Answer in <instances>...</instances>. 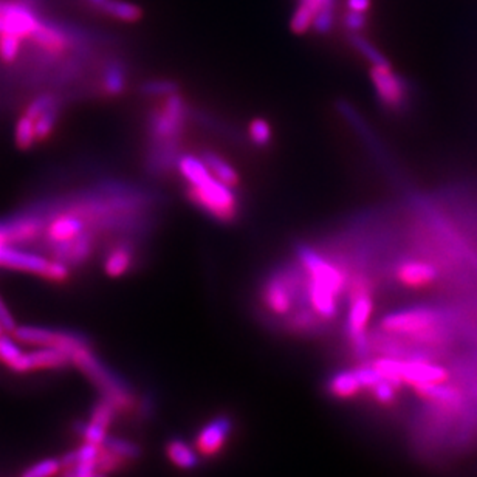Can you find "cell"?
Masks as SVG:
<instances>
[{"mask_svg":"<svg viewBox=\"0 0 477 477\" xmlns=\"http://www.w3.org/2000/svg\"><path fill=\"white\" fill-rule=\"evenodd\" d=\"M178 171L188 182L191 204L222 224H231L238 216V196L234 189L213 177L202 158L183 155L178 158Z\"/></svg>","mask_w":477,"mask_h":477,"instance_id":"cell-1","label":"cell"},{"mask_svg":"<svg viewBox=\"0 0 477 477\" xmlns=\"http://www.w3.org/2000/svg\"><path fill=\"white\" fill-rule=\"evenodd\" d=\"M71 365L86 376L93 387L101 392L102 398L112 403L118 412L132 411L135 407V397L126 387V383L115 376L100 358L91 347L78 351L70 356Z\"/></svg>","mask_w":477,"mask_h":477,"instance_id":"cell-2","label":"cell"},{"mask_svg":"<svg viewBox=\"0 0 477 477\" xmlns=\"http://www.w3.org/2000/svg\"><path fill=\"white\" fill-rule=\"evenodd\" d=\"M0 269L35 274L55 284H64L71 276L70 267L61 260L28 251L17 245L0 244Z\"/></svg>","mask_w":477,"mask_h":477,"instance_id":"cell-3","label":"cell"},{"mask_svg":"<svg viewBox=\"0 0 477 477\" xmlns=\"http://www.w3.org/2000/svg\"><path fill=\"white\" fill-rule=\"evenodd\" d=\"M302 270H281L265 281L262 302L267 312L276 316H289L301 296H305V276Z\"/></svg>","mask_w":477,"mask_h":477,"instance_id":"cell-4","label":"cell"},{"mask_svg":"<svg viewBox=\"0 0 477 477\" xmlns=\"http://www.w3.org/2000/svg\"><path fill=\"white\" fill-rule=\"evenodd\" d=\"M11 335L28 347H53L71 356L75 352L91 347L86 335L69 329H51L42 325H16Z\"/></svg>","mask_w":477,"mask_h":477,"instance_id":"cell-5","label":"cell"},{"mask_svg":"<svg viewBox=\"0 0 477 477\" xmlns=\"http://www.w3.org/2000/svg\"><path fill=\"white\" fill-rule=\"evenodd\" d=\"M392 280L403 289L423 292V290L445 289L442 271L423 254L405 256L397 260L391 269Z\"/></svg>","mask_w":477,"mask_h":477,"instance_id":"cell-6","label":"cell"},{"mask_svg":"<svg viewBox=\"0 0 477 477\" xmlns=\"http://www.w3.org/2000/svg\"><path fill=\"white\" fill-rule=\"evenodd\" d=\"M186 122H188V107L182 97L173 93L166 97L163 106L153 113L149 122V133L154 143L164 148L182 137Z\"/></svg>","mask_w":477,"mask_h":477,"instance_id":"cell-7","label":"cell"},{"mask_svg":"<svg viewBox=\"0 0 477 477\" xmlns=\"http://www.w3.org/2000/svg\"><path fill=\"white\" fill-rule=\"evenodd\" d=\"M369 75L376 100L391 112H403L411 101V90L408 82L392 70L391 64L372 66Z\"/></svg>","mask_w":477,"mask_h":477,"instance_id":"cell-8","label":"cell"},{"mask_svg":"<svg viewBox=\"0 0 477 477\" xmlns=\"http://www.w3.org/2000/svg\"><path fill=\"white\" fill-rule=\"evenodd\" d=\"M70 365V356L67 355L66 352L58 351L53 347H33L22 356L17 374L24 376L39 371H59Z\"/></svg>","mask_w":477,"mask_h":477,"instance_id":"cell-9","label":"cell"},{"mask_svg":"<svg viewBox=\"0 0 477 477\" xmlns=\"http://www.w3.org/2000/svg\"><path fill=\"white\" fill-rule=\"evenodd\" d=\"M231 420L228 417H216L207 427L202 428L196 439L197 451L205 457H213L224 450L231 434Z\"/></svg>","mask_w":477,"mask_h":477,"instance_id":"cell-10","label":"cell"},{"mask_svg":"<svg viewBox=\"0 0 477 477\" xmlns=\"http://www.w3.org/2000/svg\"><path fill=\"white\" fill-rule=\"evenodd\" d=\"M135 264V249L129 244H118L104 258L102 270L111 278H122Z\"/></svg>","mask_w":477,"mask_h":477,"instance_id":"cell-11","label":"cell"},{"mask_svg":"<svg viewBox=\"0 0 477 477\" xmlns=\"http://www.w3.org/2000/svg\"><path fill=\"white\" fill-rule=\"evenodd\" d=\"M327 389H329L332 396L335 397V398H341V400H351V398H355L363 392L355 369L335 374V376L330 378Z\"/></svg>","mask_w":477,"mask_h":477,"instance_id":"cell-12","label":"cell"},{"mask_svg":"<svg viewBox=\"0 0 477 477\" xmlns=\"http://www.w3.org/2000/svg\"><path fill=\"white\" fill-rule=\"evenodd\" d=\"M324 323L325 321L321 320L320 316L316 315L310 307L293 310L285 321L287 329L293 334H300V335H310V334L320 332Z\"/></svg>","mask_w":477,"mask_h":477,"instance_id":"cell-13","label":"cell"},{"mask_svg":"<svg viewBox=\"0 0 477 477\" xmlns=\"http://www.w3.org/2000/svg\"><path fill=\"white\" fill-rule=\"evenodd\" d=\"M202 160L208 166L214 177L225 183L229 188H238L240 177H238V171L227 160H224L217 154L211 153V151H205Z\"/></svg>","mask_w":477,"mask_h":477,"instance_id":"cell-14","label":"cell"},{"mask_svg":"<svg viewBox=\"0 0 477 477\" xmlns=\"http://www.w3.org/2000/svg\"><path fill=\"white\" fill-rule=\"evenodd\" d=\"M21 345V343L8 332L0 335V365L5 366L6 369L15 374H17L22 356L26 354L22 351Z\"/></svg>","mask_w":477,"mask_h":477,"instance_id":"cell-15","label":"cell"},{"mask_svg":"<svg viewBox=\"0 0 477 477\" xmlns=\"http://www.w3.org/2000/svg\"><path fill=\"white\" fill-rule=\"evenodd\" d=\"M101 15L109 16L118 22H126V24H133L142 19V10L140 6L135 5L132 2H127V0H111Z\"/></svg>","mask_w":477,"mask_h":477,"instance_id":"cell-16","label":"cell"},{"mask_svg":"<svg viewBox=\"0 0 477 477\" xmlns=\"http://www.w3.org/2000/svg\"><path fill=\"white\" fill-rule=\"evenodd\" d=\"M126 89V73L120 64H109L102 71L101 90L107 97H118Z\"/></svg>","mask_w":477,"mask_h":477,"instance_id":"cell-17","label":"cell"},{"mask_svg":"<svg viewBox=\"0 0 477 477\" xmlns=\"http://www.w3.org/2000/svg\"><path fill=\"white\" fill-rule=\"evenodd\" d=\"M166 454H168L169 461L182 470H193L197 467L198 461L196 452L193 451V448H189L182 440H177V439L171 440L166 447Z\"/></svg>","mask_w":477,"mask_h":477,"instance_id":"cell-18","label":"cell"},{"mask_svg":"<svg viewBox=\"0 0 477 477\" xmlns=\"http://www.w3.org/2000/svg\"><path fill=\"white\" fill-rule=\"evenodd\" d=\"M37 143L35 132V120L22 113L15 126V144L19 151H30Z\"/></svg>","mask_w":477,"mask_h":477,"instance_id":"cell-19","label":"cell"},{"mask_svg":"<svg viewBox=\"0 0 477 477\" xmlns=\"http://www.w3.org/2000/svg\"><path fill=\"white\" fill-rule=\"evenodd\" d=\"M26 41L15 35H0V62L5 66H15L24 51Z\"/></svg>","mask_w":477,"mask_h":477,"instance_id":"cell-20","label":"cell"},{"mask_svg":"<svg viewBox=\"0 0 477 477\" xmlns=\"http://www.w3.org/2000/svg\"><path fill=\"white\" fill-rule=\"evenodd\" d=\"M59 117H61V106L53 107L50 111H46L39 117L35 118V132L37 143L46 142L53 135Z\"/></svg>","mask_w":477,"mask_h":477,"instance_id":"cell-21","label":"cell"},{"mask_svg":"<svg viewBox=\"0 0 477 477\" xmlns=\"http://www.w3.org/2000/svg\"><path fill=\"white\" fill-rule=\"evenodd\" d=\"M62 461L61 457H47L42 461L31 463L30 467L26 468L19 477H58L61 474Z\"/></svg>","mask_w":477,"mask_h":477,"instance_id":"cell-22","label":"cell"},{"mask_svg":"<svg viewBox=\"0 0 477 477\" xmlns=\"http://www.w3.org/2000/svg\"><path fill=\"white\" fill-rule=\"evenodd\" d=\"M61 100H59L55 93L44 91V93L36 95V97L26 104L22 113H26V115L35 120V118L39 117V115L46 112V111H50L53 107L61 106Z\"/></svg>","mask_w":477,"mask_h":477,"instance_id":"cell-23","label":"cell"},{"mask_svg":"<svg viewBox=\"0 0 477 477\" xmlns=\"http://www.w3.org/2000/svg\"><path fill=\"white\" fill-rule=\"evenodd\" d=\"M102 447L113 452L115 456L122 457L126 462L135 461V459H138L140 454H142L140 448H138L135 443L124 440V439H118V437L107 436L106 440L102 443Z\"/></svg>","mask_w":477,"mask_h":477,"instance_id":"cell-24","label":"cell"},{"mask_svg":"<svg viewBox=\"0 0 477 477\" xmlns=\"http://www.w3.org/2000/svg\"><path fill=\"white\" fill-rule=\"evenodd\" d=\"M352 44L355 47L356 50L360 51L361 55L371 62L372 66H385L389 64L387 57L376 50V46L367 41L366 37L358 35V33H352Z\"/></svg>","mask_w":477,"mask_h":477,"instance_id":"cell-25","label":"cell"},{"mask_svg":"<svg viewBox=\"0 0 477 477\" xmlns=\"http://www.w3.org/2000/svg\"><path fill=\"white\" fill-rule=\"evenodd\" d=\"M118 411L113 408L112 403H109V401L101 400L98 401L97 405L93 407L91 409L90 419L89 421L93 423V425H97V427L104 428V429H109L111 425H112L113 419L117 416Z\"/></svg>","mask_w":477,"mask_h":477,"instance_id":"cell-26","label":"cell"},{"mask_svg":"<svg viewBox=\"0 0 477 477\" xmlns=\"http://www.w3.org/2000/svg\"><path fill=\"white\" fill-rule=\"evenodd\" d=\"M398 391H400V387H394L389 381L381 378L367 394L381 407H392L397 401V392Z\"/></svg>","mask_w":477,"mask_h":477,"instance_id":"cell-27","label":"cell"},{"mask_svg":"<svg viewBox=\"0 0 477 477\" xmlns=\"http://www.w3.org/2000/svg\"><path fill=\"white\" fill-rule=\"evenodd\" d=\"M249 132L251 142L260 148L267 146L273 137L271 127H270L269 122H265L264 118H256L249 122Z\"/></svg>","mask_w":477,"mask_h":477,"instance_id":"cell-28","label":"cell"},{"mask_svg":"<svg viewBox=\"0 0 477 477\" xmlns=\"http://www.w3.org/2000/svg\"><path fill=\"white\" fill-rule=\"evenodd\" d=\"M143 93L149 97H169L177 91V84L171 81H151L142 87Z\"/></svg>","mask_w":477,"mask_h":477,"instance_id":"cell-29","label":"cell"},{"mask_svg":"<svg viewBox=\"0 0 477 477\" xmlns=\"http://www.w3.org/2000/svg\"><path fill=\"white\" fill-rule=\"evenodd\" d=\"M59 477H107V474L106 472H100L97 465L80 463V465H75V467L62 470Z\"/></svg>","mask_w":477,"mask_h":477,"instance_id":"cell-30","label":"cell"},{"mask_svg":"<svg viewBox=\"0 0 477 477\" xmlns=\"http://www.w3.org/2000/svg\"><path fill=\"white\" fill-rule=\"evenodd\" d=\"M367 24V13H356V11H349L344 15V26L351 33H358L365 28Z\"/></svg>","mask_w":477,"mask_h":477,"instance_id":"cell-31","label":"cell"},{"mask_svg":"<svg viewBox=\"0 0 477 477\" xmlns=\"http://www.w3.org/2000/svg\"><path fill=\"white\" fill-rule=\"evenodd\" d=\"M335 4L336 0H300V5L307 6L313 13H316V16L325 6H334Z\"/></svg>","mask_w":477,"mask_h":477,"instance_id":"cell-32","label":"cell"},{"mask_svg":"<svg viewBox=\"0 0 477 477\" xmlns=\"http://www.w3.org/2000/svg\"><path fill=\"white\" fill-rule=\"evenodd\" d=\"M347 10L356 13H367L371 8L372 0H347Z\"/></svg>","mask_w":477,"mask_h":477,"instance_id":"cell-33","label":"cell"},{"mask_svg":"<svg viewBox=\"0 0 477 477\" xmlns=\"http://www.w3.org/2000/svg\"><path fill=\"white\" fill-rule=\"evenodd\" d=\"M109 2H111V0H82V4H86L89 8H91L93 11H98V13H102L104 6H106Z\"/></svg>","mask_w":477,"mask_h":477,"instance_id":"cell-34","label":"cell"},{"mask_svg":"<svg viewBox=\"0 0 477 477\" xmlns=\"http://www.w3.org/2000/svg\"><path fill=\"white\" fill-rule=\"evenodd\" d=\"M6 330H5V327H4V324H2V323H0V335H2V334H5ZM8 334H10V332H8Z\"/></svg>","mask_w":477,"mask_h":477,"instance_id":"cell-35","label":"cell"}]
</instances>
